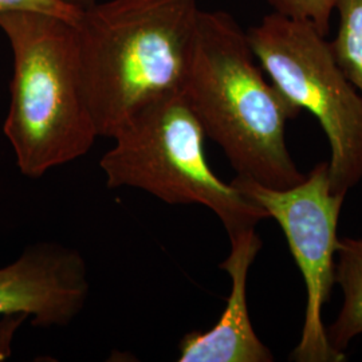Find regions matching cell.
<instances>
[{"mask_svg": "<svg viewBox=\"0 0 362 362\" xmlns=\"http://www.w3.org/2000/svg\"><path fill=\"white\" fill-rule=\"evenodd\" d=\"M336 284L342 288L344 303L336 321L326 327V333L330 345L345 353L350 342L362 334V239H339Z\"/></svg>", "mask_w": 362, "mask_h": 362, "instance_id": "9", "label": "cell"}, {"mask_svg": "<svg viewBox=\"0 0 362 362\" xmlns=\"http://www.w3.org/2000/svg\"><path fill=\"white\" fill-rule=\"evenodd\" d=\"M247 37L274 86L318 119L330 146L332 192L346 197L362 180V97L337 64L330 42L310 25L275 13Z\"/></svg>", "mask_w": 362, "mask_h": 362, "instance_id": "5", "label": "cell"}, {"mask_svg": "<svg viewBox=\"0 0 362 362\" xmlns=\"http://www.w3.org/2000/svg\"><path fill=\"white\" fill-rule=\"evenodd\" d=\"M100 167L109 188H139L175 204H200L228 236L255 228L269 214L214 173L204 152L206 133L182 93L145 106L117 132Z\"/></svg>", "mask_w": 362, "mask_h": 362, "instance_id": "4", "label": "cell"}, {"mask_svg": "<svg viewBox=\"0 0 362 362\" xmlns=\"http://www.w3.org/2000/svg\"><path fill=\"white\" fill-rule=\"evenodd\" d=\"M13 74L4 134L22 175L39 179L86 155L98 137L78 66L73 23L31 11L0 13Z\"/></svg>", "mask_w": 362, "mask_h": 362, "instance_id": "3", "label": "cell"}, {"mask_svg": "<svg viewBox=\"0 0 362 362\" xmlns=\"http://www.w3.org/2000/svg\"><path fill=\"white\" fill-rule=\"evenodd\" d=\"M272 13H279L291 21L308 23L327 35L330 21L336 13L337 0H267Z\"/></svg>", "mask_w": 362, "mask_h": 362, "instance_id": "11", "label": "cell"}, {"mask_svg": "<svg viewBox=\"0 0 362 362\" xmlns=\"http://www.w3.org/2000/svg\"><path fill=\"white\" fill-rule=\"evenodd\" d=\"M88 296L86 263L69 247L38 243L0 267V315H30L39 327L67 326Z\"/></svg>", "mask_w": 362, "mask_h": 362, "instance_id": "7", "label": "cell"}, {"mask_svg": "<svg viewBox=\"0 0 362 362\" xmlns=\"http://www.w3.org/2000/svg\"><path fill=\"white\" fill-rule=\"evenodd\" d=\"M233 187L276 220L286 235L306 285V311L300 339L291 351L296 362H342L345 353L334 349L322 321V308L336 284L338 220L345 197L333 194L327 163H318L305 180L278 189L236 175Z\"/></svg>", "mask_w": 362, "mask_h": 362, "instance_id": "6", "label": "cell"}, {"mask_svg": "<svg viewBox=\"0 0 362 362\" xmlns=\"http://www.w3.org/2000/svg\"><path fill=\"white\" fill-rule=\"evenodd\" d=\"M66 4H70L73 7H76L78 10H85L88 7H90L91 4L97 3L98 0H62Z\"/></svg>", "mask_w": 362, "mask_h": 362, "instance_id": "13", "label": "cell"}, {"mask_svg": "<svg viewBox=\"0 0 362 362\" xmlns=\"http://www.w3.org/2000/svg\"><path fill=\"white\" fill-rule=\"evenodd\" d=\"M182 95L239 176L278 189L305 180L286 144L302 110L267 82L233 15L200 10Z\"/></svg>", "mask_w": 362, "mask_h": 362, "instance_id": "2", "label": "cell"}, {"mask_svg": "<svg viewBox=\"0 0 362 362\" xmlns=\"http://www.w3.org/2000/svg\"><path fill=\"white\" fill-rule=\"evenodd\" d=\"M197 0H107L73 23L82 88L97 134L113 139L132 117L182 93Z\"/></svg>", "mask_w": 362, "mask_h": 362, "instance_id": "1", "label": "cell"}, {"mask_svg": "<svg viewBox=\"0 0 362 362\" xmlns=\"http://www.w3.org/2000/svg\"><path fill=\"white\" fill-rule=\"evenodd\" d=\"M338 26L330 47L337 64L362 97V0H337Z\"/></svg>", "mask_w": 362, "mask_h": 362, "instance_id": "10", "label": "cell"}, {"mask_svg": "<svg viewBox=\"0 0 362 362\" xmlns=\"http://www.w3.org/2000/svg\"><path fill=\"white\" fill-rule=\"evenodd\" d=\"M231 251L219 264L231 278V294L219 322L208 332H192L179 344L180 362H272L270 349L259 339L247 308V276L262 239L255 228L230 236Z\"/></svg>", "mask_w": 362, "mask_h": 362, "instance_id": "8", "label": "cell"}, {"mask_svg": "<svg viewBox=\"0 0 362 362\" xmlns=\"http://www.w3.org/2000/svg\"><path fill=\"white\" fill-rule=\"evenodd\" d=\"M11 11H31L47 13L74 23L81 10L66 4L62 0H0V13Z\"/></svg>", "mask_w": 362, "mask_h": 362, "instance_id": "12", "label": "cell"}]
</instances>
